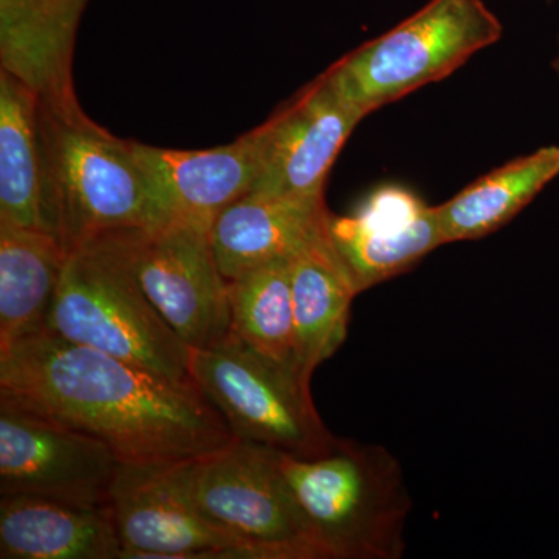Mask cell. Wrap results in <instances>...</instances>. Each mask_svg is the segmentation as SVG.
Listing matches in <instances>:
<instances>
[{
	"label": "cell",
	"instance_id": "cell-1",
	"mask_svg": "<svg viewBox=\"0 0 559 559\" xmlns=\"http://www.w3.org/2000/svg\"><path fill=\"white\" fill-rule=\"evenodd\" d=\"M0 399L108 444L123 463L223 450L229 426L194 381H175L49 330L0 349Z\"/></svg>",
	"mask_w": 559,
	"mask_h": 559
},
{
	"label": "cell",
	"instance_id": "cell-2",
	"mask_svg": "<svg viewBox=\"0 0 559 559\" xmlns=\"http://www.w3.org/2000/svg\"><path fill=\"white\" fill-rule=\"evenodd\" d=\"M278 468L326 559H399L412 509L399 460L380 444L337 439L329 454L277 451Z\"/></svg>",
	"mask_w": 559,
	"mask_h": 559
},
{
	"label": "cell",
	"instance_id": "cell-3",
	"mask_svg": "<svg viewBox=\"0 0 559 559\" xmlns=\"http://www.w3.org/2000/svg\"><path fill=\"white\" fill-rule=\"evenodd\" d=\"M57 237L68 252L117 231L168 221L132 140L116 138L84 110L40 103Z\"/></svg>",
	"mask_w": 559,
	"mask_h": 559
},
{
	"label": "cell",
	"instance_id": "cell-4",
	"mask_svg": "<svg viewBox=\"0 0 559 559\" xmlns=\"http://www.w3.org/2000/svg\"><path fill=\"white\" fill-rule=\"evenodd\" d=\"M502 22L484 0H429L380 38L325 70L334 90L364 116L448 79L502 38Z\"/></svg>",
	"mask_w": 559,
	"mask_h": 559
},
{
	"label": "cell",
	"instance_id": "cell-5",
	"mask_svg": "<svg viewBox=\"0 0 559 559\" xmlns=\"http://www.w3.org/2000/svg\"><path fill=\"white\" fill-rule=\"evenodd\" d=\"M47 330L170 380L193 381L189 345L102 246L69 252Z\"/></svg>",
	"mask_w": 559,
	"mask_h": 559
},
{
	"label": "cell",
	"instance_id": "cell-6",
	"mask_svg": "<svg viewBox=\"0 0 559 559\" xmlns=\"http://www.w3.org/2000/svg\"><path fill=\"white\" fill-rule=\"evenodd\" d=\"M175 471L194 507L240 540L246 559H326L272 448L235 439Z\"/></svg>",
	"mask_w": 559,
	"mask_h": 559
},
{
	"label": "cell",
	"instance_id": "cell-7",
	"mask_svg": "<svg viewBox=\"0 0 559 559\" xmlns=\"http://www.w3.org/2000/svg\"><path fill=\"white\" fill-rule=\"evenodd\" d=\"M190 374L237 440L299 459L320 457L336 447L337 437L316 409L311 381L231 331L213 347L191 349Z\"/></svg>",
	"mask_w": 559,
	"mask_h": 559
},
{
	"label": "cell",
	"instance_id": "cell-8",
	"mask_svg": "<svg viewBox=\"0 0 559 559\" xmlns=\"http://www.w3.org/2000/svg\"><path fill=\"white\" fill-rule=\"evenodd\" d=\"M212 224L175 216L159 226L117 231L90 242L108 250L130 272L190 349L213 347L231 331L229 282L216 261Z\"/></svg>",
	"mask_w": 559,
	"mask_h": 559
},
{
	"label": "cell",
	"instance_id": "cell-9",
	"mask_svg": "<svg viewBox=\"0 0 559 559\" xmlns=\"http://www.w3.org/2000/svg\"><path fill=\"white\" fill-rule=\"evenodd\" d=\"M120 463L90 433L0 399V496L109 506Z\"/></svg>",
	"mask_w": 559,
	"mask_h": 559
},
{
	"label": "cell",
	"instance_id": "cell-10",
	"mask_svg": "<svg viewBox=\"0 0 559 559\" xmlns=\"http://www.w3.org/2000/svg\"><path fill=\"white\" fill-rule=\"evenodd\" d=\"M175 463H120L109 507L121 559H246L240 540L191 502Z\"/></svg>",
	"mask_w": 559,
	"mask_h": 559
},
{
	"label": "cell",
	"instance_id": "cell-11",
	"mask_svg": "<svg viewBox=\"0 0 559 559\" xmlns=\"http://www.w3.org/2000/svg\"><path fill=\"white\" fill-rule=\"evenodd\" d=\"M364 117L320 73L264 120L263 164L250 194L323 198L331 168Z\"/></svg>",
	"mask_w": 559,
	"mask_h": 559
},
{
	"label": "cell",
	"instance_id": "cell-12",
	"mask_svg": "<svg viewBox=\"0 0 559 559\" xmlns=\"http://www.w3.org/2000/svg\"><path fill=\"white\" fill-rule=\"evenodd\" d=\"M330 231L359 294L444 245L436 205L396 186L374 190L353 215L331 213Z\"/></svg>",
	"mask_w": 559,
	"mask_h": 559
},
{
	"label": "cell",
	"instance_id": "cell-13",
	"mask_svg": "<svg viewBox=\"0 0 559 559\" xmlns=\"http://www.w3.org/2000/svg\"><path fill=\"white\" fill-rule=\"evenodd\" d=\"M267 128L207 150H173L132 140V150L168 218L213 221L250 193L259 178Z\"/></svg>",
	"mask_w": 559,
	"mask_h": 559
},
{
	"label": "cell",
	"instance_id": "cell-14",
	"mask_svg": "<svg viewBox=\"0 0 559 559\" xmlns=\"http://www.w3.org/2000/svg\"><path fill=\"white\" fill-rule=\"evenodd\" d=\"M92 0H0V69L16 76L46 108L76 114L73 57Z\"/></svg>",
	"mask_w": 559,
	"mask_h": 559
},
{
	"label": "cell",
	"instance_id": "cell-15",
	"mask_svg": "<svg viewBox=\"0 0 559 559\" xmlns=\"http://www.w3.org/2000/svg\"><path fill=\"white\" fill-rule=\"evenodd\" d=\"M325 198L246 194L212 224V245L227 282L253 267L293 260L330 234Z\"/></svg>",
	"mask_w": 559,
	"mask_h": 559
},
{
	"label": "cell",
	"instance_id": "cell-16",
	"mask_svg": "<svg viewBox=\"0 0 559 559\" xmlns=\"http://www.w3.org/2000/svg\"><path fill=\"white\" fill-rule=\"evenodd\" d=\"M109 506H81L38 496L0 499L2 559H121Z\"/></svg>",
	"mask_w": 559,
	"mask_h": 559
},
{
	"label": "cell",
	"instance_id": "cell-17",
	"mask_svg": "<svg viewBox=\"0 0 559 559\" xmlns=\"http://www.w3.org/2000/svg\"><path fill=\"white\" fill-rule=\"evenodd\" d=\"M0 221L57 237L40 100L0 69Z\"/></svg>",
	"mask_w": 559,
	"mask_h": 559
},
{
	"label": "cell",
	"instance_id": "cell-18",
	"mask_svg": "<svg viewBox=\"0 0 559 559\" xmlns=\"http://www.w3.org/2000/svg\"><path fill=\"white\" fill-rule=\"evenodd\" d=\"M290 286L297 369L311 381L347 340L349 310L359 294L331 231L290 260Z\"/></svg>",
	"mask_w": 559,
	"mask_h": 559
},
{
	"label": "cell",
	"instance_id": "cell-19",
	"mask_svg": "<svg viewBox=\"0 0 559 559\" xmlns=\"http://www.w3.org/2000/svg\"><path fill=\"white\" fill-rule=\"evenodd\" d=\"M68 255L49 231L0 221V349L47 329Z\"/></svg>",
	"mask_w": 559,
	"mask_h": 559
},
{
	"label": "cell",
	"instance_id": "cell-20",
	"mask_svg": "<svg viewBox=\"0 0 559 559\" xmlns=\"http://www.w3.org/2000/svg\"><path fill=\"white\" fill-rule=\"evenodd\" d=\"M559 176V145L507 162L436 205L444 245L495 234L520 215Z\"/></svg>",
	"mask_w": 559,
	"mask_h": 559
},
{
	"label": "cell",
	"instance_id": "cell-21",
	"mask_svg": "<svg viewBox=\"0 0 559 559\" xmlns=\"http://www.w3.org/2000/svg\"><path fill=\"white\" fill-rule=\"evenodd\" d=\"M229 301L235 336L266 358L299 370L290 260L271 261L230 280Z\"/></svg>",
	"mask_w": 559,
	"mask_h": 559
},
{
	"label": "cell",
	"instance_id": "cell-22",
	"mask_svg": "<svg viewBox=\"0 0 559 559\" xmlns=\"http://www.w3.org/2000/svg\"><path fill=\"white\" fill-rule=\"evenodd\" d=\"M551 69L555 70V73L559 76V35H558V50L557 55H555L554 61H551Z\"/></svg>",
	"mask_w": 559,
	"mask_h": 559
}]
</instances>
